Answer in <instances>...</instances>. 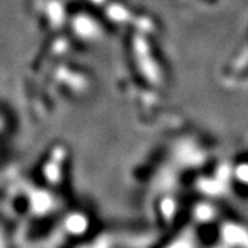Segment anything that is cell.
Listing matches in <instances>:
<instances>
[{
    "label": "cell",
    "instance_id": "6da1fadb",
    "mask_svg": "<svg viewBox=\"0 0 248 248\" xmlns=\"http://www.w3.org/2000/svg\"><path fill=\"white\" fill-rule=\"evenodd\" d=\"M50 204H51V200L43 192H36L33 197H32V207L37 214L47 211Z\"/></svg>",
    "mask_w": 248,
    "mask_h": 248
}]
</instances>
